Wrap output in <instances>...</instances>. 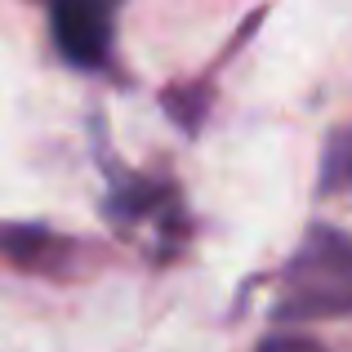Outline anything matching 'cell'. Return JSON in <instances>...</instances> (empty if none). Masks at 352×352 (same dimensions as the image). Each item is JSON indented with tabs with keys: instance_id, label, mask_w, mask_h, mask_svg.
I'll use <instances>...</instances> for the list:
<instances>
[{
	"instance_id": "cell-1",
	"label": "cell",
	"mask_w": 352,
	"mask_h": 352,
	"mask_svg": "<svg viewBox=\"0 0 352 352\" xmlns=\"http://www.w3.org/2000/svg\"><path fill=\"white\" fill-rule=\"evenodd\" d=\"M352 312V236L330 223H312L285 263L276 321H317Z\"/></svg>"
},
{
	"instance_id": "cell-2",
	"label": "cell",
	"mask_w": 352,
	"mask_h": 352,
	"mask_svg": "<svg viewBox=\"0 0 352 352\" xmlns=\"http://www.w3.org/2000/svg\"><path fill=\"white\" fill-rule=\"evenodd\" d=\"M107 219L147 250L183 245V201L170 183L143 179V174H120L107 192Z\"/></svg>"
},
{
	"instance_id": "cell-3",
	"label": "cell",
	"mask_w": 352,
	"mask_h": 352,
	"mask_svg": "<svg viewBox=\"0 0 352 352\" xmlns=\"http://www.w3.org/2000/svg\"><path fill=\"white\" fill-rule=\"evenodd\" d=\"M112 9L107 5H54L50 9V36L58 54L72 67H107L112 54Z\"/></svg>"
},
{
	"instance_id": "cell-4",
	"label": "cell",
	"mask_w": 352,
	"mask_h": 352,
	"mask_svg": "<svg viewBox=\"0 0 352 352\" xmlns=\"http://www.w3.org/2000/svg\"><path fill=\"white\" fill-rule=\"evenodd\" d=\"M67 250H72L67 241H58L45 228H5L0 232V258H9L18 267H32V272H50L54 258H63Z\"/></svg>"
},
{
	"instance_id": "cell-5",
	"label": "cell",
	"mask_w": 352,
	"mask_h": 352,
	"mask_svg": "<svg viewBox=\"0 0 352 352\" xmlns=\"http://www.w3.org/2000/svg\"><path fill=\"white\" fill-rule=\"evenodd\" d=\"M352 188V125L335 129L321 156V192H339Z\"/></svg>"
},
{
	"instance_id": "cell-6",
	"label": "cell",
	"mask_w": 352,
	"mask_h": 352,
	"mask_svg": "<svg viewBox=\"0 0 352 352\" xmlns=\"http://www.w3.org/2000/svg\"><path fill=\"white\" fill-rule=\"evenodd\" d=\"M254 352H330V348L308 339V335H267Z\"/></svg>"
}]
</instances>
